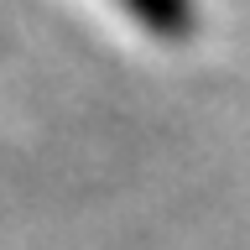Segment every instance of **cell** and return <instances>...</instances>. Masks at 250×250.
<instances>
[{
	"mask_svg": "<svg viewBox=\"0 0 250 250\" xmlns=\"http://www.w3.org/2000/svg\"><path fill=\"white\" fill-rule=\"evenodd\" d=\"M136 26H146L151 37H167V42H177V37H188L193 31V21H198V5L193 0H115Z\"/></svg>",
	"mask_w": 250,
	"mask_h": 250,
	"instance_id": "cell-1",
	"label": "cell"
}]
</instances>
